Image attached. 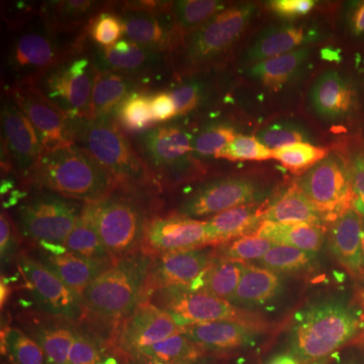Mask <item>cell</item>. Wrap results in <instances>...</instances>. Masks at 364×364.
<instances>
[{
    "instance_id": "obj_1",
    "label": "cell",
    "mask_w": 364,
    "mask_h": 364,
    "mask_svg": "<svg viewBox=\"0 0 364 364\" xmlns=\"http://www.w3.org/2000/svg\"><path fill=\"white\" fill-rule=\"evenodd\" d=\"M1 21V88L37 85L60 64L90 51L88 33L60 30L43 2H4Z\"/></svg>"
},
{
    "instance_id": "obj_2",
    "label": "cell",
    "mask_w": 364,
    "mask_h": 364,
    "mask_svg": "<svg viewBox=\"0 0 364 364\" xmlns=\"http://www.w3.org/2000/svg\"><path fill=\"white\" fill-rule=\"evenodd\" d=\"M152 260L153 256L141 249L100 275L83 294L79 326L112 349L119 326L142 301Z\"/></svg>"
},
{
    "instance_id": "obj_3",
    "label": "cell",
    "mask_w": 364,
    "mask_h": 364,
    "mask_svg": "<svg viewBox=\"0 0 364 364\" xmlns=\"http://www.w3.org/2000/svg\"><path fill=\"white\" fill-rule=\"evenodd\" d=\"M73 142L95 158L114 179L117 188L159 198L162 189L152 170L136 150L131 136L116 123L105 119H72Z\"/></svg>"
},
{
    "instance_id": "obj_4",
    "label": "cell",
    "mask_w": 364,
    "mask_h": 364,
    "mask_svg": "<svg viewBox=\"0 0 364 364\" xmlns=\"http://www.w3.org/2000/svg\"><path fill=\"white\" fill-rule=\"evenodd\" d=\"M255 11L252 4L228 7L182 35L166 55L173 80L202 74L218 65L245 33Z\"/></svg>"
},
{
    "instance_id": "obj_5",
    "label": "cell",
    "mask_w": 364,
    "mask_h": 364,
    "mask_svg": "<svg viewBox=\"0 0 364 364\" xmlns=\"http://www.w3.org/2000/svg\"><path fill=\"white\" fill-rule=\"evenodd\" d=\"M364 330L363 313L338 301L313 304L299 311L289 334V353L301 364L330 358Z\"/></svg>"
},
{
    "instance_id": "obj_6",
    "label": "cell",
    "mask_w": 364,
    "mask_h": 364,
    "mask_svg": "<svg viewBox=\"0 0 364 364\" xmlns=\"http://www.w3.org/2000/svg\"><path fill=\"white\" fill-rule=\"evenodd\" d=\"M32 186L86 203L104 200L117 183L87 151L71 144L43 153L31 176Z\"/></svg>"
},
{
    "instance_id": "obj_7",
    "label": "cell",
    "mask_w": 364,
    "mask_h": 364,
    "mask_svg": "<svg viewBox=\"0 0 364 364\" xmlns=\"http://www.w3.org/2000/svg\"><path fill=\"white\" fill-rule=\"evenodd\" d=\"M159 207V198L119 188L100 202L85 203L102 243L116 261L142 249L146 223Z\"/></svg>"
},
{
    "instance_id": "obj_8",
    "label": "cell",
    "mask_w": 364,
    "mask_h": 364,
    "mask_svg": "<svg viewBox=\"0 0 364 364\" xmlns=\"http://www.w3.org/2000/svg\"><path fill=\"white\" fill-rule=\"evenodd\" d=\"M195 136L183 124L165 123L131 136L162 191L198 174L200 163L193 152Z\"/></svg>"
},
{
    "instance_id": "obj_9",
    "label": "cell",
    "mask_w": 364,
    "mask_h": 364,
    "mask_svg": "<svg viewBox=\"0 0 364 364\" xmlns=\"http://www.w3.org/2000/svg\"><path fill=\"white\" fill-rule=\"evenodd\" d=\"M85 203L40 188H31L14 214L21 236L33 246H63Z\"/></svg>"
},
{
    "instance_id": "obj_10",
    "label": "cell",
    "mask_w": 364,
    "mask_h": 364,
    "mask_svg": "<svg viewBox=\"0 0 364 364\" xmlns=\"http://www.w3.org/2000/svg\"><path fill=\"white\" fill-rule=\"evenodd\" d=\"M1 174L30 188L36 165L44 153L37 131L13 98L1 95Z\"/></svg>"
},
{
    "instance_id": "obj_11",
    "label": "cell",
    "mask_w": 364,
    "mask_h": 364,
    "mask_svg": "<svg viewBox=\"0 0 364 364\" xmlns=\"http://www.w3.org/2000/svg\"><path fill=\"white\" fill-rule=\"evenodd\" d=\"M296 186L327 222H334L350 210L356 200L350 166L336 153L327 155L306 170Z\"/></svg>"
},
{
    "instance_id": "obj_12",
    "label": "cell",
    "mask_w": 364,
    "mask_h": 364,
    "mask_svg": "<svg viewBox=\"0 0 364 364\" xmlns=\"http://www.w3.org/2000/svg\"><path fill=\"white\" fill-rule=\"evenodd\" d=\"M146 301L170 314L182 328L215 321H236L258 329L262 325L256 316L241 310L226 299L181 287L158 289Z\"/></svg>"
},
{
    "instance_id": "obj_13",
    "label": "cell",
    "mask_w": 364,
    "mask_h": 364,
    "mask_svg": "<svg viewBox=\"0 0 364 364\" xmlns=\"http://www.w3.org/2000/svg\"><path fill=\"white\" fill-rule=\"evenodd\" d=\"M95 75L97 67L88 52L60 64L37 85L69 119H90Z\"/></svg>"
},
{
    "instance_id": "obj_14",
    "label": "cell",
    "mask_w": 364,
    "mask_h": 364,
    "mask_svg": "<svg viewBox=\"0 0 364 364\" xmlns=\"http://www.w3.org/2000/svg\"><path fill=\"white\" fill-rule=\"evenodd\" d=\"M16 267L36 310L80 324L82 301L55 273L26 251L18 256Z\"/></svg>"
},
{
    "instance_id": "obj_15",
    "label": "cell",
    "mask_w": 364,
    "mask_h": 364,
    "mask_svg": "<svg viewBox=\"0 0 364 364\" xmlns=\"http://www.w3.org/2000/svg\"><path fill=\"white\" fill-rule=\"evenodd\" d=\"M90 54L97 68L135 79L144 90L149 92L163 90L159 81L164 73L172 76L164 54L146 49L126 38H122L109 48L91 44Z\"/></svg>"
},
{
    "instance_id": "obj_16",
    "label": "cell",
    "mask_w": 364,
    "mask_h": 364,
    "mask_svg": "<svg viewBox=\"0 0 364 364\" xmlns=\"http://www.w3.org/2000/svg\"><path fill=\"white\" fill-rule=\"evenodd\" d=\"M265 191L258 182L242 176L220 177L203 182L181 200L177 214L198 219L239 207L258 203Z\"/></svg>"
},
{
    "instance_id": "obj_17",
    "label": "cell",
    "mask_w": 364,
    "mask_h": 364,
    "mask_svg": "<svg viewBox=\"0 0 364 364\" xmlns=\"http://www.w3.org/2000/svg\"><path fill=\"white\" fill-rule=\"evenodd\" d=\"M30 119L45 151L56 149L73 142L72 119L49 100L33 83L1 88Z\"/></svg>"
},
{
    "instance_id": "obj_18",
    "label": "cell",
    "mask_w": 364,
    "mask_h": 364,
    "mask_svg": "<svg viewBox=\"0 0 364 364\" xmlns=\"http://www.w3.org/2000/svg\"><path fill=\"white\" fill-rule=\"evenodd\" d=\"M210 246L207 221L177 214L153 213L146 223L142 250L149 255Z\"/></svg>"
},
{
    "instance_id": "obj_19",
    "label": "cell",
    "mask_w": 364,
    "mask_h": 364,
    "mask_svg": "<svg viewBox=\"0 0 364 364\" xmlns=\"http://www.w3.org/2000/svg\"><path fill=\"white\" fill-rule=\"evenodd\" d=\"M183 330L170 314L150 301H142L119 326L112 349L131 355L173 335L181 334Z\"/></svg>"
},
{
    "instance_id": "obj_20",
    "label": "cell",
    "mask_w": 364,
    "mask_h": 364,
    "mask_svg": "<svg viewBox=\"0 0 364 364\" xmlns=\"http://www.w3.org/2000/svg\"><path fill=\"white\" fill-rule=\"evenodd\" d=\"M208 247L154 256L144 286L141 303L147 301L158 289L165 287L191 289L215 257V249Z\"/></svg>"
},
{
    "instance_id": "obj_21",
    "label": "cell",
    "mask_w": 364,
    "mask_h": 364,
    "mask_svg": "<svg viewBox=\"0 0 364 364\" xmlns=\"http://www.w3.org/2000/svg\"><path fill=\"white\" fill-rule=\"evenodd\" d=\"M112 9L123 21V38L146 49L166 56L179 39L170 16V7L163 11H150L132 6L128 1H112Z\"/></svg>"
},
{
    "instance_id": "obj_22",
    "label": "cell",
    "mask_w": 364,
    "mask_h": 364,
    "mask_svg": "<svg viewBox=\"0 0 364 364\" xmlns=\"http://www.w3.org/2000/svg\"><path fill=\"white\" fill-rule=\"evenodd\" d=\"M16 323L21 329L39 344L48 363H68L69 353L78 324L69 318L32 309L18 314Z\"/></svg>"
},
{
    "instance_id": "obj_23",
    "label": "cell",
    "mask_w": 364,
    "mask_h": 364,
    "mask_svg": "<svg viewBox=\"0 0 364 364\" xmlns=\"http://www.w3.org/2000/svg\"><path fill=\"white\" fill-rule=\"evenodd\" d=\"M310 104L314 112L328 123H341L355 114L358 91L348 78L336 70L321 74L311 88Z\"/></svg>"
},
{
    "instance_id": "obj_24",
    "label": "cell",
    "mask_w": 364,
    "mask_h": 364,
    "mask_svg": "<svg viewBox=\"0 0 364 364\" xmlns=\"http://www.w3.org/2000/svg\"><path fill=\"white\" fill-rule=\"evenodd\" d=\"M37 258L82 301L87 287L114 263L95 262L78 257L63 246H35Z\"/></svg>"
},
{
    "instance_id": "obj_25",
    "label": "cell",
    "mask_w": 364,
    "mask_h": 364,
    "mask_svg": "<svg viewBox=\"0 0 364 364\" xmlns=\"http://www.w3.org/2000/svg\"><path fill=\"white\" fill-rule=\"evenodd\" d=\"M257 329L236 321H215L188 326L184 328L183 334L212 355L232 353L250 346L254 343Z\"/></svg>"
},
{
    "instance_id": "obj_26",
    "label": "cell",
    "mask_w": 364,
    "mask_h": 364,
    "mask_svg": "<svg viewBox=\"0 0 364 364\" xmlns=\"http://www.w3.org/2000/svg\"><path fill=\"white\" fill-rule=\"evenodd\" d=\"M317 35L309 32L304 26L277 25L269 26L256 37L255 41L243 53L242 63L254 65L273 57L303 48L312 42Z\"/></svg>"
},
{
    "instance_id": "obj_27",
    "label": "cell",
    "mask_w": 364,
    "mask_h": 364,
    "mask_svg": "<svg viewBox=\"0 0 364 364\" xmlns=\"http://www.w3.org/2000/svg\"><path fill=\"white\" fill-rule=\"evenodd\" d=\"M364 218L355 208L346 210L333 222L329 233L330 249L349 272L363 274Z\"/></svg>"
},
{
    "instance_id": "obj_28",
    "label": "cell",
    "mask_w": 364,
    "mask_h": 364,
    "mask_svg": "<svg viewBox=\"0 0 364 364\" xmlns=\"http://www.w3.org/2000/svg\"><path fill=\"white\" fill-rule=\"evenodd\" d=\"M138 90L145 91L135 79L97 68L91 95L90 119L114 117L119 105Z\"/></svg>"
},
{
    "instance_id": "obj_29",
    "label": "cell",
    "mask_w": 364,
    "mask_h": 364,
    "mask_svg": "<svg viewBox=\"0 0 364 364\" xmlns=\"http://www.w3.org/2000/svg\"><path fill=\"white\" fill-rule=\"evenodd\" d=\"M263 222V212L258 203L230 208L207 220L210 246L217 247L258 229Z\"/></svg>"
},
{
    "instance_id": "obj_30",
    "label": "cell",
    "mask_w": 364,
    "mask_h": 364,
    "mask_svg": "<svg viewBox=\"0 0 364 364\" xmlns=\"http://www.w3.org/2000/svg\"><path fill=\"white\" fill-rule=\"evenodd\" d=\"M310 56V48H299L293 52L251 65L248 75L265 87L280 90L298 77L305 69Z\"/></svg>"
},
{
    "instance_id": "obj_31",
    "label": "cell",
    "mask_w": 364,
    "mask_h": 364,
    "mask_svg": "<svg viewBox=\"0 0 364 364\" xmlns=\"http://www.w3.org/2000/svg\"><path fill=\"white\" fill-rule=\"evenodd\" d=\"M254 235L277 245L291 246L313 256L324 244L326 228L317 224L284 225L263 221Z\"/></svg>"
},
{
    "instance_id": "obj_32",
    "label": "cell",
    "mask_w": 364,
    "mask_h": 364,
    "mask_svg": "<svg viewBox=\"0 0 364 364\" xmlns=\"http://www.w3.org/2000/svg\"><path fill=\"white\" fill-rule=\"evenodd\" d=\"M282 287L279 273L245 263L240 282L230 303L236 306L265 305L280 293Z\"/></svg>"
},
{
    "instance_id": "obj_33",
    "label": "cell",
    "mask_w": 364,
    "mask_h": 364,
    "mask_svg": "<svg viewBox=\"0 0 364 364\" xmlns=\"http://www.w3.org/2000/svg\"><path fill=\"white\" fill-rule=\"evenodd\" d=\"M111 1L91 0H61L43 2V9L48 18L63 32L82 35L97 14L109 6Z\"/></svg>"
},
{
    "instance_id": "obj_34",
    "label": "cell",
    "mask_w": 364,
    "mask_h": 364,
    "mask_svg": "<svg viewBox=\"0 0 364 364\" xmlns=\"http://www.w3.org/2000/svg\"><path fill=\"white\" fill-rule=\"evenodd\" d=\"M263 221L277 224H317L324 226V215L298 186H291L272 207L263 210Z\"/></svg>"
},
{
    "instance_id": "obj_35",
    "label": "cell",
    "mask_w": 364,
    "mask_h": 364,
    "mask_svg": "<svg viewBox=\"0 0 364 364\" xmlns=\"http://www.w3.org/2000/svg\"><path fill=\"white\" fill-rule=\"evenodd\" d=\"M210 355L200 345L181 333L128 356L159 364H193L205 360Z\"/></svg>"
},
{
    "instance_id": "obj_36",
    "label": "cell",
    "mask_w": 364,
    "mask_h": 364,
    "mask_svg": "<svg viewBox=\"0 0 364 364\" xmlns=\"http://www.w3.org/2000/svg\"><path fill=\"white\" fill-rule=\"evenodd\" d=\"M244 267L245 263L215 256L189 291H200L231 301L240 282Z\"/></svg>"
},
{
    "instance_id": "obj_37",
    "label": "cell",
    "mask_w": 364,
    "mask_h": 364,
    "mask_svg": "<svg viewBox=\"0 0 364 364\" xmlns=\"http://www.w3.org/2000/svg\"><path fill=\"white\" fill-rule=\"evenodd\" d=\"M63 247L68 252L83 259L102 263L117 262L102 243L85 205L70 234L64 242Z\"/></svg>"
},
{
    "instance_id": "obj_38",
    "label": "cell",
    "mask_w": 364,
    "mask_h": 364,
    "mask_svg": "<svg viewBox=\"0 0 364 364\" xmlns=\"http://www.w3.org/2000/svg\"><path fill=\"white\" fill-rule=\"evenodd\" d=\"M151 95L148 91H135L117 107L114 119L127 135H139L157 126L151 109Z\"/></svg>"
},
{
    "instance_id": "obj_39",
    "label": "cell",
    "mask_w": 364,
    "mask_h": 364,
    "mask_svg": "<svg viewBox=\"0 0 364 364\" xmlns=\"http://www.w3.org/2000/svg\"><path fill=\"white\" fill-rule=\"evenodd\" d=\"M226 9L225 2L218 0H179L171 1L170 16L181 38Z\"/></svg>"
},
{
    "instance_id": "obj_40",
    "label": "cell",
    "mask_w": 364,
    "mask_h": 364,
    "mask_svg": "<svg viewBox=\"0 0 364 364\" xmlns=\"http://www.w3.org/2000/svg\"><path fill=\"white\" fill-rule=\"evenodd\" d=\"M1 350L9 364H49L39 344L18 326L2 328Z\"/></svg>"
},
{
    "instance_id": "obj_41",
    "label": "cell",
    "mask_w": 364,
    "mask_h": 364,
    "mask_svg": "<svg viewBox=\"0 0 364 364\" xmlns=\"http://www.w3.org/2000/svg\"><path fill=\"white\" fill-rule=\"evenodd\" d=\"M67 364H121L111 347L77 326Z\"/></svg>"
},
{
    "instance_id": "obj_42",
    "label": "cell",
    "mask_w": 364,
    "mask_h": 364,
    "mask_svg": "<svg viewBox=\"0 0 364 364\" xmlns=\"http://www.w3.org/2000/svg\"><path fill=\"white\" fill-rule=\"evenodd\" d=\"M200 75L195 74L176 79L166 88L176 104L177 117L188 116L207 100L210 83Z\"/></svg>"
},
{
    "instance_id": "obj_43",
    "label": "cell",
    "mask_w": 364,
    "mask_h": 364,
    "mask_svg": "<svg viewBox=\"0 0 364 364\" xmlns=\"http://www.w3.org/2000/svg\"><path fill=\"white\" fill-rule=\"evenodd\" d=\"M272 151V158L294 173L310 169L328 155L327 149L310 143L291 144Z\"/></svg>"
},
{
    "instance_id": "obj_44",
    "label": "cell",
    "mask_w": 364,
    "mask_h": 364,
    "mask_svg": "<svg viewBox=\"0 0 364 364\" xmlns=\"http://www.w3.org/2000/svg\"><path fill=\"white\" fill-rule=\"evenodd\" d=\"M256 138L269 149L275 150L296 143H309L312 134L303 124L293 121H280L268 124L258 132Z\"/></svg>"
},
{
    "instance_id": "obj_45",
    "label": "cell",
    "mask_w": 364,
    "mask_h": 364,
    "mask_svg": "<svg viewBox=\"0 0 364 364\" xmlns=\"http://www.w3.org/2000/svg\"><path fill=\"white\" fill-rule=\"evenodd\" d=\"M273 245L267 239L249 234L217 246L215 254L218 257L247 263L261 259Z\"/></svg>"
},
{
    "instance_id": "obj_46",
    "label": "cell",
    "mask_w": 364,
    "mask_h": 364,
    "mask_svg": "<svg viewBox=\"0 0 364 364\" xmlns=\"http://www.w3.org/2000/svg\"><path fill=\"white\" fill-rule=\"evenodd\" d=\"M312 255L298 248L287 245H274L258 260L259 267L277 273L299 272L310 267Z\"/></svg>"
},
{
    "instance_id": "obj_47",
    "label": "cell",
    "mask_w": 364,
    "mask_h": 364,
    "mask_svg": "<svg viewBox=\"0 0 364 364\" xmlns=\"http://www.w3.org/2000/svg\"><path fill=\"white\" fill-rule=\"evenodd\" d=\"M87 32L91 44L100 48L112 47L123 38V21L112 9V1L107 9L92 18Z\"/></svg>"
},
{
    "instance_id": "obj_48",
    "label": "cell",
    "mask_w": 364,
    "mask_h": 364,
    "mask_svg": "<svg viewBox=\"0 0 364 364\" xmlns=\"http://www.w3.org/2000/svg\"><path fill=\"white\" fill-rule=\"evenodd\" d=\"M236 136L233 127L229 124H208L195 136L193 152L196 156L218 158Z\"/></svg>"
},
{
    "instance_id": "obj_49",
    "label": "cell",
    "mask_w": 364,
    "mask_h": 364,
    "mask_svg": "<svg viewBox=\"0 0 364 364\" xmlns=\"http://www.w3.org/2000/svg\"><path fill=\"white\" fill-rule=\"evenodd\" d=\"M272 149L263 145L254 136L237 135L233 141L222 151L218 158L238 161V160H267L272 158Z\"/></svg>"
},
{
    "instance_id": "obj_50",
    "label": "cell",
    "mask_w": 364,
    "mask_h": 364,
    "mask_svg": "<svg viewBox=\"0 0 364 364\" xmlns=\"http://www.w3.org/2000/svg\"><path fill=\"white\" fill-rule=\"evenodd\" d=\"M20 237L14 218L2 208L0 215V255L2 267H11V263L18 264V256L21 252L18 249Z\"/></svg>"
},
{
    "instance_id": "obj_51",
    "label": "cell",
    "mask_w": 364,
    "mask_h": 364,
    "mask_svg": "<svg viewBox=\"0 0 364 364\" xmlns=\"http://www.w3.org/2000/svg\"><path fill=\"white\" fill-rule=\"evenodd\" d=\"M151 109L157 124L169 123L177 117L176 104L168 90L155 91L151 95Z\"/></svg>"
},
{
    "instance_id": "obj_52",
    "label": "cell",
    "mask_w": 364,
    "mask_h": 364,
    "mask_svg": "<svg viewBox=\"0 0 364 364\" xmlns=\"http://www.w3.org/2000/svg\"><path fill=\"white\" fill-rule=\"evenodd\" d=\"M344 21L349 35L354 39L364 41V0L347 4Z\"/></svg>"
},
{
    "instance_id": "obj_53",
    "label": "cell",
    "mask_w": 364,
    "mask_h": 364,
    "mask_svg": "<svg viewBox=\"0 0 364 364\" xmlns=\"http://www.w3.org/2000/svg\"><path fill=\"white\" fill-rule=\"evenodd\" d=\"M313 0H274L270 2L273 13L282 18H298L310 13L315 6Z\"/></svg>"
},
{
    "instance_id": "obj_54",
    "label": "cell",
    "mask_w": 364,
    "mask_h": 364,
    "mask_svg": "<svg viewBox=\"0 0 364 364\" xmlns=\"http://www.w3.org/2000/svg\"><path fill=\"white\" fill-rule=\"evenodd\" d=\"M352 184L356 198L364 203V152L358 151L352 158L350 165Z\"/></svg>"
},
{
    "instance_id": "obj_55",
    "label": "cell",
    "mask_w": 364,
    "mask_h": 364,
    "mask_svg": "<svg viewBox=\"0 0 364 364\" xmlns=\"http://www.w3.org/2000/svg\"><path fill=\"white\" fill-rule=\"evenodd\" d=\"M265 364H301L291 353H280L272 356Z\"/></svg>"
},
{
    "instance_id": "obj_56",
    "label": "cell",
    "mask_w": 364,
    "mask_h": 364,
    "mask_svg": "<svg viewBox=\"0 0 364 364\" xmlns=\"http://www.w3.org/2000/svg\"><path fill=\"white\" fill-rule=\"evenodd\" d=\"M116 352V351H114ZM117 356L119 358V363L121 364H159L151 363V361L144 360V359L131 358V356L124 355V354L119 353V352H116ZM210 361H208V358L205 359V360L200 361V363H193V364H208Z\"/></svg>"
},
{
    "instance_id": "obj_57",
    "label": "cell",
    "mask_w": 364,
    "mask_h": 364,
    "mask_svg": "<svg viewBox=\"0 0 364 364\" xmlns=\"http://www.w3.org/2000/svg\"><path fill=\"white\" fill-rule=\"evenodd\" d=\"M359 298H360L361 301H363L364 305V275L363 280H361L360 287H359Z\"/></svg>"
},
{
    "instance_id": "obj_58",
    "label": "cell",
    "mask_w": 364,
    "mask_h": 364,
    "mask_svg": "<svg viewBox=\"0 0 364 364\" xmlns=\"http://www.w3.org/2000/svg\"><path fill=\"white\" fill-rule=\"evenodd\" d=\"M330 361H331V358H323L320 359V360L314 361V363H308V364H329Z\"/></svg>"
},
{
    "instance_id": "obj_59",
    "label": "cell",
    "mask_w": 364,
    "mask_h": 364,
    "mask_svg": "<svg viewBox=\"0 0 364 364\" xmlns=\"http://www.w3.org/2000/svg\"><path fill=\"white\" fill-rule=\"evenodd\" d=\"M363 264L364 268V227H363Z\"/></svg>"
}]
</instances>
